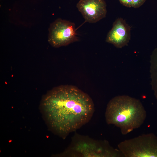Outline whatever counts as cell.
Listing matches in <instances>:
<instances>
[{
    "instance_id": "cell-1",
    "label": "cell",
    "mask_w": 157,
    "mask_h": 157,
    "mask_svg": "<svg viewBox=\"0 0 157 157\" xmlns=\"http://www.w3.org/2000/svg\"><path fill=\"white\" fill-rule=\"evenodd\" d=\"M40 107L50 131L64 139L88 123L94 112L90 96L70 85L59 86L48 91Z\"/></svg>"
},
{
    "instance_id": "cell-2",
    "label": "cell",
    "mask_w": 157,
    "mask_h": 157,
    "mask_svg": "<svg viewBox=\"0 0 157 157\" xmlns=\"http://www.w3.org/2000/svg\"><path fill=\"white\" fill-rule=\"evenodd\" d=\"M146 116V111L140 100L125 95L112 99L105 113L107 123L119 128L123 135L140 127Z\"/></svg>"
},
{
    "instance_id": "cell-3",
    "label": "cell",
    "mask_w": 157,
    "mask_h": 157,
    "mask_svg": "<svg viewBox=\"0 0 157 157\" xmlns=\"http://www.w3.org/2000/svg\"><path fill=\"white\" fill-rule=\"evenodd\" d=\"M56 156L68 157H124L119 149L111 147L106 140H97L76 132L69 146Z\"/></svg>"
},
{
    "instance_id": "cell-4",
    "label": "cell",
    "mask_w": 157,
    "mask_h": 157,
    "mask_svg": "<svg viewBox=\"0 0 157 157\" xmlns=\"http://www.w3.org/2000/svg\"><path fill=\"white\" fill-rule=\"evenodd\" d=\"M118 147L125 157H157V136L143 134L121 142Z\"/></svg>"
},
{
    "instance_id": "cell-5",
    "label": "cell",
    "mask_w": 157,
    "mask_h": 157,
    "mask_svg": "<svg viewBox=\"0 0 157 157\" xmlns=\"http://www.w3.org/2000/svg\"><path fill=\"white\" fill-rule=\"evenodd\" d=\"M48 41L53 47L65 46L78 40L75 24L58 18L51 24L49 29Z\"/></svg>"
},
{
    "instance_id": "cell-6",
    "label": "cell",
    "mask_w": 157,
    "mask_h": 157,
    "mask_svg": "<svg viewBox=\"0 0 157 157\" xmlns=\"http://www.w3.org/2000/svg\"><path fill=\"white\" fill-rule=\"evenodd\" d=\"M106 5L104 0H80L76 5L85 21L96 22L106 17Z\"/></svg>"
},
{
    "instance_id": "cell-7",
    "label": "cell",
    "mask_w": 157,
    "mask_h": 157,
    "mask_svg": "<svg viewBox=\"0 0 157 157\" xmlns=\"http://www.w3.org/2000/svg\"><path fill=\"white\" fill-rule=\"evenodd\" d=\"M130 27L122 18L116 19L108 33L106 41L118 48L127 45L130 39Z\"/></svg>"
},
{
    "instance_id": "cell-8",
    "label": "cell",
    "mask_w": 157,
    "mask_h": 157,
    "mask_svg": "<svg viewBox=\"0 0 157 157\" xmlns=\"http://www.w3.org/2000/svg\"><path fill=\"white\" fill-rule=\"evenodd\" d=\"M150 73L152 89L157 99V48L154 50L151 56Z\"/></svg>"
},
{
    "instance_id": "cell-9",
    "label": "cell",
    "mask_w": 157,
    "mask_h": 157,
    "mask_svg": "<svg viewBox=\"0 0 157 157\" xmlns=\"http://www.w3.org/2000/svg\"><path fill=\"white\" fill-rule=\"evenodd\" d=\"M146 0H133V7L138 8L142 5Z\"/></svg>"
},
{
    "instance_id": "cell-10",
    "label": "cell",
    "mask_w": 157,
    "mask_h": 157,
    "mask_svg": "<svg viewBox=\"0 0 157 157\" xmlns=\"http://www.w3.org/2000/svg\"><path fill=\"white\" fill-rule=\"evenodd\" d=\"M124 6L127 7H133V0H118Z\"/></svg>"
}]
</instances>
